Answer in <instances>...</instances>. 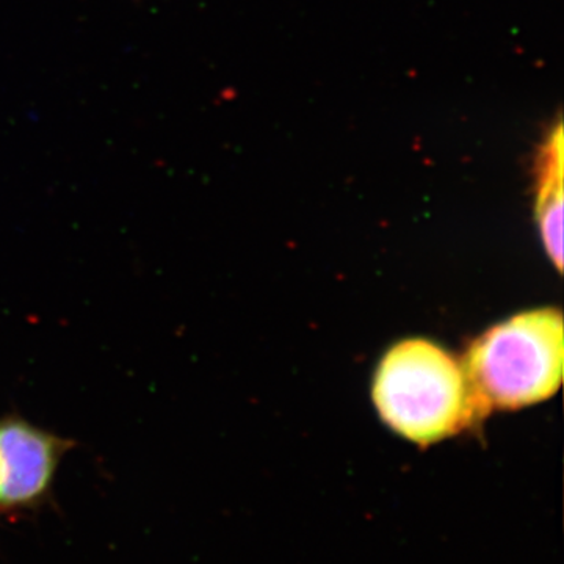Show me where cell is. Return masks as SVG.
Here are the masks:
<instances>
[{
    "label": "cell",
    "mask_w": 564,
    "mask_h": 564,
    "mask_svg": "<svg viewBox=\"0 0 564 564\" xmlns=\"http://www.w3.org/2000/svg\"><path fill=\"white\" fill-rule=\"evenodd\" d=\"M373 402L386 425L419 445L440 443L481 419L463 366L422 339L386 352L375 375Z\"/></svg>",
    "instance_id": "cell-1"
},
{
    "label": "cell",
    "mask_w": 564,
    "mask_h": 564,
    "mask_svg": "<svg viewBox=\"0 0 564 564\" xmlns=\"http://www.w3.org/2000/svg\"><path fill=\"white\" fill-rule=\"evenodd\" d=\"M563 352V317L555 310L516 315L478 337L463 370L481 417L554 395L562 384Z\"/></svg>",
    "instance_id": "cell-2"
},
{
    "label": "cell",
    "mask_w": 564,
    "mask_h": 564,
    "mask_svg": "<svg viewBox=\"0 0 564 564\" xmlns=\"http://www.w3.org/2000/svg\"><path fill=\"white\" fill-rule=\"evenodd\" d=\"M536 215L541 239L556 269L563 263V126L552 129L540 154Z\"/></svg>",
    "instance_id": "cell-4"
},
{
    "label": "cell",
    "mask_w": 564,
    "mask_h": 564,
    "mask_svg": "<svg viewBox=\"0 0 564 564\" xmlns=\"http://www.w3.org/2000/svg\"><path fill=\"white\" fill-rule=\"evenodd\" d=\"M73 445L24 419H0V513L39 505Z\"/></svg>",
    "instance_id": "cell-3"
}]
</instances>
